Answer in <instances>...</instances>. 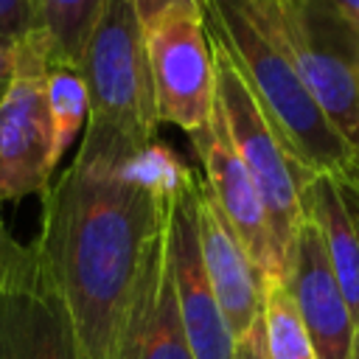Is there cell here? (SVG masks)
I'll return each mask as SVG.
<instances>
[{
    "mask_svg": "<svg viewBox=\"0 0 359 359\" xmlns=\"http://www.w3.org/2000/svg\"><path fill=\"white\" fill-rule=\"evenodd\" d=\"M165 194L132 168L73 163L42 196L31 250L62 297L90 359H109L163 233Z\"/></svg>",
    "mask_w": 359,
    "mask_h": 359,
    "instance_id": "cell-1",
    "label": "cell"
},
{
    "mask_svg": "<svg viewBox=\"0 0 359 359\" xmlns=\"http://www.w3.org/2000/svg\"><path fill=\"white\" fill-rule=\"evenodd\" d=\"M205 25L219 42L297 165L342 174L359 157L309 95L283 36L275 0H202Z\"/></svg>",
    "mask_w": 359,
    "mask_h": 359,
    "instance_id": "cell-2",
    "label": "cell"
},
{
    "mask_svg": "<svg viewBox=\"0 0 359 359\" xmlns=\"http://www.w3.org/2000/svg\"><path fill=\"white\" fill-rule=\"evenodd\" d=\"M87 129L73 163L121 171L154 146L157 109L143 20L129 0H107L81 56Z\"/></svg>",
    "mask_w": 359,
    "mask_h": 359,
    "instance_id": "cell-3",
    "label": "cell"
},
{
    "mask_svg": "<svg viewBox=\"0 0 359 359\" xmlns=\"http://www.w3.org/2000/svg\"><path fill=\"white\" fill-rule=\"evenodd\" d=\"M213 62H216V112L222 115L227 137L264 202L272 244L286 275V261L294 233L306 219L303 188L314 174L292 160V154L269 126L266 115L261 112L258 101L252 98L250 87L244 84L241 73L236 70L233 59L219 42H213Z\"/></svg>",
    "mask_w": 359,
    "mask_h": 359,
    "instance_id": "cell-4",
    "label": "cell"
},
{
    "mask_svg": "<svg viewBox=\"0 0 359 359\" xmlns=\"http://www.w3.org/2000/svg\"><path fill=\"white\" fill-rule=\"evenodd\" d=\"M297 73L359 157V34L328 0H275Z\"/></svg>",
    "mask_w": 359,
    "mask_h": 359,
    "instance_id": "cell-5",
    "label": "cell"
},
{
    "mask_svg": "<svg viewBox=\"0 0 359 359\" xmlns=\"http://www.w3.org/2000/svg\"><path fill=\"white\" fill-rule=\"evenodd\" d=\"M157 121L188 135L216 112V62L202 6H168L143 22Z\"/></svg>",
    "mask_w": 359,
    "mask_h": 359,
    "instance_id": "cell-6",
    "label": "cell"
},
{
    "mask_svg": "<svg viewBox=\"0 0 359 359\" xmlns=\"http://www.w3.org/2000/svg\"><path fill=\"white\" fill-rule=\"evenodd\" d=\"M50 45L36 28L14 48V70L0 101V205L45 196L50 188V115L45 79Z\"/></svg>",
    "mask_w": 359,
    "mask_h": 359,
    "instance_id": "cell-7",
    "label": "cell"
},
{
    "mask_svg": "<svg viewBox=\"0 0 359 359\" xmlns=\"http://www.w3.org/2000/svg\"><path fill=\"white\" fill-rule=\"evenodd\" d=\"M199 174L191 171L163 202V236L177 311L194 359H233L236 337L210 289L196 238Z\"/></svg>",
    "mask_w": 359,
    "mask_h": 359,
    "instance_id": "cell-8",
    "label": "cell"
},
{
    "mask_svg": "<svg viewBox=\"0 0 359 359\" xmlns=\"http://www.w3.org/2000/svg\"><path fill=\"white\" fill-rule=\"evenodd\" d=\"M0 359H90L34 250L20 272L0 280Z\"/></svg>",
    "mask_w": 359,
    "mask_h": 359,
    "instance_id": "cell-9",
    "label": "cell"
},
{
    "mask_svg": "<svg viewBox=\"0 0 359 359\" xmlns=\"http://www.w3.org/2000/svg\"><path fill=\"white\" fill-rule=\"evenodd\" d=\"M188 137L202 163V185L222 210V216L227 219V224L233 227V233L238 236V241L244 244L247 255L261 269L266 283L283 280V266L272 244L264 202L227 137L222 115L213 112L210 123Z\"/></svg>",
    "mask_w": 359,
    "mask_h": 359,
    "instance_id": "cell-10",
    "label": "cell"
},
{
    "mask_svg": "<svg viewBox=\"0 0 359 359\" xmlns=\"http://www.w3.org/2000/svg\"><path fill=\"white\" fill-rule=\"evenodd\" d=\"M283 286L311 339L314 359H351L356 323L334 278L323 236L309 216L294 233Z\"/></svg>",
    "mask_w": 359,
    "mask_h": 359,
    "instance_id": "cell-11",
    "label": "cell"
},
{
    "mask_svg": "<svg viewBox=\"0 0 359 359\" xmlns=\"http://www.w3.org/2000/svg\"><path fill=\"white\" fill-rule=\"evenodd\" d=\"M196 238L216 303L233 337L241 339L261 317L266 280L247 255L227 219L222 216V210L216 208V202L210 199V194L205 191L202 177L196 191Z\"/></svg>",
    "mask_w": 359,
    "mask_h": 359,
    "instance_id": "cell-12",
    "label": "cell"
},
{
    "mask_svg": "<svg viewBox=\"0 0 359 359\" xmlns=\"http://www.w3.org/2000/svg\"><path fill=\"white\" fill-rule=\"evenodd\" d=\"M109 359H194L174 300L163 233L129 303Z\"/></svg>",
    "mask_w": 359,
    "mask_h": 359,
    "instance_id": "cell-13",
    "label": "cell"
},
{
    "mask_svg": "<svg viewBox=\"0 0 359 359\" xmlns=\"http://www.w3.org/2000/svg\"><path fill=\"white\" fill-rule=\"evenodd\" d=\"M303 213L323 236L334 278L359 328V160L342 174H314L303 188Z\"/></svg>",
    "mask_w": 359,
    "mask_h": 359,
    "instance_id": "cell-14",
    "label": "cell"
},
{
    "mask_svg": "<svg viewBox=\"0 0 359 359\" xmlns=\"http://www.w3.org/2000/svg\"><path fill=\"white\" fill-rule=\"evenodd\" d=\"M36 25L50 45V59L79 67L107 0H34Z\"/></svg>",
    "mask_w": 359,
    "mask_h": 359,
    "instance_id": "cell-15",
    "label": "cell"
},
{
    "mask_svg": "<svg viewBox=\"0 0 359 359\" xmlns=\"http://www.w3.org/2000/svg\"><path fill=\"white\" fill-rule=\"evenodd\" d=\"M45 101L50 115V163L56 168V163L65 157L67 146L79 135L81 123L87 121V87L81 70L50 59L45 79Z\"/></svg>",
    "mask_w": 359,
    "mask_h": 359,
    "instance_id": "cell-16",
    "label": "cell"
},
{
    "mask_svg": "<svg viewBox=\"0 0 359 359\" xmlns=\"http://www.w3.org/2000/svg\"><path fill=\"white\" fill-rule=\"evenodd\" d=\"M261 323H264L266 359H314L311 339L303 328V320H300L283 280L266 283Z\"/></svg>",
    "mask_w": 359,
    "mask_h": 359,
    "instance_id": "cell-17",
    "label": "cell"
},
{
    "mask_svg": "<svg viewBox=\"0 0 359 359\" xmlns=\"http://www.w3.org/2000/svg\"><path fill=\"white\" fill-rule=\"evenodd\" d=\"M36 28L34 0H0V45L14 50Z\"/></svg>",
    "mask_w": 359,
    "mask_h": 359,
    "instance_id": "cell-18",
    "label": "cell"
},
{
    "mask_svg": "<svg viewBox=\"0 0 359 359\" xmlns=\"http://www.w3.org/2000/svg\"><path fill=\"white\" fill-rule=\"evenodd\" d=\"M31 258V247L28 244H20L8 227H6V219L0 213V280L11 278L14 272H20Z\"/></svg>",
    "mask_w": 359,
    "mask_h": 359,
    "instance_id": "cell-19",
    "label": "cell"
},
{
    "mask_svg": "<svg viewBox=\"0 0 359 359\" xmlns=\"http://www.w3.org/2000/svg\"><path fill=\"white\" fill-rule=\"evenodd\" d=\"M233 359H266V348H264V323L261 317L255 320V325L236 339V356Z\"/></svg>",
    "mask_w": 359,
    "mask_h": 359,
    "instance_id": "cell-20",
    "label": "cell"
},
{
    "mask_svg": "<svg viewBox=\"0 0 359 359\" xmlns=\"http://www.w3.org/2000/svg\"><path fill=\"white\" fill-rule=\"evenodd\" d=\"M135 6V11L140 14L143 22H149L157 11L168 8V6H177V3H185V6H202V0H129Z\"/></svg>",
    "mask_w": 359,
    "mask_h": 359,
    "instance_id": "cell-21",
    "label": "cell"
},
{
    "mask_svg": "<svg viewBox=\"0 0 359 359\" xmlns=\"http://www.w3.org/2000/svg\"><path fill=\"white\" fill-rule=\"evenodd\" d=\"M11 70H14V50L0 45V101L8 90V81H11Z\"/></svg>",
    "mask_w": 359,
    "mask_h": 359,
    "instance_id": "cell-22",
    "label": "cell"
},
{
    "mask_svg": "<svg viewBox=\"0 0 359 359\" xmlns=\"http://www.w3.org/2000/svg\"><path fill=\"white\" fill-rule=\"evenodd\" d=\"M351 25H353V31L359 34V0H328Z\"/></svg>",
    "mask_w": 359,
    "mask_h": 359,
    "instance_id": "cell-23",
    "label": "cell"
},
{
    "mask_svg": "<svg viewBox=\"0 0 359 359\" xmlns=\"http://www.w3.org/2000/svg\"><path fill=\"white\" fill-rule=\"evenodd\" d=\"M351 359H359V328H356V339H353V351H351Z\"/></svg>",
    "mask_w": 359,
    "mask_h": 359,
    "instance_id": "cell-24",
    "label": "cell"
}]
</instances>
